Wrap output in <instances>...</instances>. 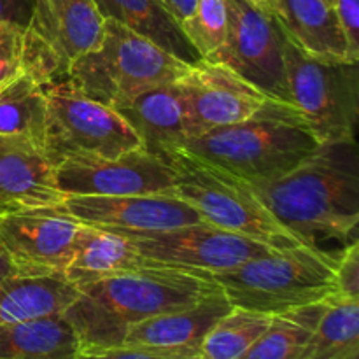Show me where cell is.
I'll return each instance as SVG.
<instances>
[{"mask_svg": "<svg viewBox=\"0 0 359 359\" xmlns=\"http://www.w3.org/2000/svg\"><path fill=\"white\" fill-rule=\"evenodd\" d=\"M62 205L79 223L126 237L172 230L203 221L198 210L189 203L163 193L123 196L70 195L65 196Z\"/></svg>", "mask_w": 359, "mask_h": 359, "instance_id": "obj_14", "label": "cell"}, {"mask_svg": "<svg viewBox=\"0 0 359 359\" xmlns=\"http://www.w3.org/2000/svg\"><path fill=\"white\" fill-rule=\"evenodd\" d=\"M140 137L144 147L161 149L182 146L191 139L188 109L177 81L147 88L112 105Z\"/></svg>", "mask_w": 359, "mask_h": 359, "instance_id": "obj_18", "label": "cell"}, {"mask_svg": "<svg viewBox=\"0 0 359 359\" xmlns=\"http://www.w3.org/2000/svg\"><path fill=\"white\" fill-rule=\"evenodd\" d=\"M128 238L151 265L209 276L279 251L265 242L214 226L207 221L165 231L132 235Z\"/></svg>", "mask_w": 359, "mask_h": 359, "instance_id": "obj_9", "label": "cell"}, {"mask_svg": "<svg viewBox=\"0 0 359 359\" xmlns=\"http://www.w3.org/2000/svg\"><path fill=\"white\" fill-rule=\"evenodd\" d=\"M307 359H359V300H326Z\"/></svg>", "mask_w": 359, "mask_h": 359, "instance_id": "obj_26", "label": "cell"}, {"mask_svg": "<svg viewBox=\"0 0 359 359\" xmlns=\"http://www.w3.org/2000/svg\"><path fill=\"white\" fill-rule=\"evenodd\" d=\"M319 146L293 105L270 98L252 118L214 128L179 147L259 184L286 175Z\"/></svg>", "mask_w": 359, "mask_h": 359, "instance_id": "obj_3", "label": "cell"}, {"mask_svg": "<svg viewBox=\"0 0 359 359\" xmlns=\"http://www.w3.org/2000/svg\"><path fill=\"white\" fill-rule=\"evenodd\" d=\"M326 302L272 316L269 328L241 359H307Z\"/></svg>", "mask_w": 359, "mask_h": 359, "instance_id": "obj_25", "label": "cell"}, {"mask_svg": "<svg viewBox=\"0 0 359 359\" xmlns=\"http://www.w3.org/2000/svg\"><path fill=\"white\" fill-rule=\"evenodd\" d=\"M272 316L233 307L210 328L200 346V359H241L269 328Z\"/></svg>", "mask_w": 359, "mask_h": 359, "instance_id": "obj_27", "label": "cell"}, {"mask_svg": "<svg viewBox=\"0 0 359 359\" xmlns=\"http://www.w3.org/2000/svg\"><path fill=\"white\" fill-rule=\"evenodd\" d=\"M56 184L65 196L170 195L175 170L147 147L116 158H67L56 165Z\"/></svg>", "mask_w": 359, "mask_h": 359, "instance_id": "obj_11", "label": "cell"}, {"mask_svg": "<svg viewBox=\"0 0 359 359\" xmlns=\"http://www.w3.org/2000/svg\"><path fill=\"white\" fill-rule=\"evenodd\" d=\"M337 298L359 300V242L354 241L337 255L335 294Z\"/></svg>", "mask_w": 359, "mask_h": 359, "instance_id": "obj_31", "label": "cell"}, {"mask_svg": "<svg viewBox=\"0 0 359 359\" xmlns=\"http://www.w3.org/2000/svg\"><path fill=\"white\" fill-rule=\"evenodd\" d=\"M177 83L188 109L189 140L219 126L245 121L270 100L230 67L207 60L189 65Z\"/></svg>", "mask_w": 359, "mask_h": 359, "instance_id": "obj_12", "label": "cell"}, {"mask_svg": "<svg viewBox=\"0 0 359 359\" xmlns=\"http://www.w3.org/2000/svg\"><path fill=\"white\" fill-rule=\"evenodd\" d=\"M244 2H248L249 6H252L255 9L262 11V13L276 16V2H273V0H244Z\"/></svg>", "mask_w": 359, "mask_h": 359, "instance_id": "obj_37", "label": "cell"}, {"mask_svg": "<svg viewBox=\"0 0 359 359\" xmlns=\"http://www.w3.org/2000/svg\"><path fill=\"white\" fill-rule=\"evenodd\" d=\"M163 7L167 9V13L177 21L179 27L182 28V25L189 20V16L193 14L195 9L196 0H161Z\"/></svg>", "mask_w": 359, "mask_h": 359, "instance_id": "obj_35", "label": "cell"}, {"mask_svg": "<svg viewBox=\"0 0 359 359\" xmlns=\"http://www.w3.org/2000/svg\"><path fill=\"white\" fill-rule=\"evenodd\" d=\"M56 165L27 144L0 140V219L39 207L62 205Z\"/></svg>", "mask_w": 359, "mask_h": 359, "instance_id": "obj_16", "label": "cell"}, {"mask_svg": "<svg viewBox=\"0 0 359 359\" xmlns=\"http://www.w3.org/2000/svg\"><path fill=\"white\" fill-rule=\"evenodd\" d=\"M189 65L132 28L105 18L102 42L70 65L67 79L83 95L112 107L147 88L179 81Z\"/></svg>", "mask_w": 359, "mask_h": 359, "instance_id": "obj_6", "label": "cell"}, {"mask_svg": "<svg viewBox=\"0 0 359 359\" xmlns=\"http://www.w3.org/2000/svg\"><path fill=\"white\" fill-rule=\"evenodd\" d=\"M27 28L53 49L69 72L79 56L102 42L105 18L95 0H32Z\"/></svg>", "mask_w": 359, "mask_h": 359, "instance_id": "obj_15", "label": "cell"}, {"mask_svg": "<svg viewBox=\"0 0 359 359\" xmlns=\"http://www.w3.org/2000/svg\"><path fill=\"white\" fill-rule=\"evenodd\" d=\"M21 62H23V74L32 77L41 86L56 83V81H62L67 77V70L63 69L58 56L39 35H35L28 28L25 30Z\"/></svg>", "mask_w": 359, "mask_h": 359, "instance_id": "obj_29", "label": "cell"}, {"mask_svg": "<svg viewBox=\"0 0 359 359\" xmlns=\"http://www.w3.org/2000/svg\"><path fill=\"white\" fill-rule=\"evenodd\" d=\"M44 93L46 154L55 165L67 158H116L144 147L116 109L83 95L67 77L46 84Z\"/></svg>", "mask_w": 359, "mask_h": 359, "instance_id": "obj_8", "label": "cell"}, {"mask_svg": "<svg viewBox=\"0 0 359 359\" xmlns=\"http://www.w3.org/2000/svg\"><path fill=\"white\" fill-rule=\"evenodd\" d=\"M276 16L287 37L309 55L330 62H351L346 37L328 0H273Z\"/></svg>", "mask_w": 359, "mask_h": 359, "instance_id": "obj_20", "label": "cell"}, {"mask_svg": "<svg viewBox=\"0 0 359 359\" xmlns=\"http://www.w3.org/2000/svg\"><path fill=\"white\" fill-rule=\"evenodd\" d=\"M27 28L0 23V90L23 74V39Z\"/></svg>", "mask_w": 359, "mask_h": 359, "instance_id": "obj_30", "label": "cell"}, {"mask_svg": "<svg viewBox=\"0 0 359 359\" xmlns=\"http://www.w3.org/2000/svg\"><path fill=\"white\" fill-rule=\"evenodd\" d=\"M216 287L209 273L147 265L77 287L63 316L81 351L107 349L121 346L133 325L189 307Z\"/></svg>", "mask_w": 359, "mask_h": 359, "instance_id": "obj_2", "label": "cell"}, {"mask_svg": "<svg viewBox=\"0 0 359 359\" xmlns=\"http://www.w3.org/2000/svg\"><path fill=\"white\" fill-rule=\"evenodd\" d=\"M102 16L119 21L137 34L156 42L186 63L200 62L198 53L161 0H95Z\"/></svg>", "mask_w": 359, "mask_h": 359, "instance_id": "obj_24", "label": "cell"}, {"mask_svg": "<svg viewBox=\"0 0 359 359\" xmlns=\"http://www.w3.org/2000/svg\"><path fill=\"white\" fill-rule=\"evenodd\" d=\"M251 186L270 212L307 244L318 248V238H335L346 245L358 241L356 140L321 144L286 175Z\"/></svg>", "mask_w": 359, "mask_h": 359, "instance_id": "obj_1", "label": "cell"}, {"mask_svg": "<svg viewBox=\"0 0 359 359\" xmlns=\"http://www.w3.org/2000/svg\"><path fill=\"white\" fill-rule=\"evenodd\" d=\"M284 41L286 32L277 16L262 13L244 0H228V35L216 63L230 67L272 100L293 105Z\"/></svg>", "mask_w": 359, "mask_h": 359, "instance_id": "obj_10", "label": "cell"}, {"mask_svg": "<svg viewBox=\"0 0 359 359\" xmlns=\"http://www.w3.org/2000/svg\"><path fill=\"white\" fill-rule=\"evenodd\" d=\"M46 128L44 86L21 74L0 90V140L27 144L46 153Z\"/></svg>", "mask_w": 359, "mask_h": 359, "instance_id": "obj_23", "label": "cell"}, {"mask_svg": "<svg viewBox=\"0 0 359 359\" xmlns=\"http://www.w3.org/2000/svg\"><path fill=\"white\" fill-rule=\"evenodd\" d=\"M32 18V0H0V23L27 28Z\"/></svg>", "mask_w": 359, "mask_h": 359, "instance_id": "obj_34", "label": "cell"}, {"mask_svg": "<svg viewBox=\"0 0 359 359\" xmlns=\"http://www.w3.org/2000/svg\"><path fill=\"white\" fill-rule=\"evenodd\" d=\"M291 104L319 144L356 140L359 116L358 63L316 58L284 41Z\"/></svg>", "mask_w": 359, "mask_h": 359, "instance_id": "obj_7", "label": "cell"}, {"mask_svg": "<svg viewBox=\"0 0 359 359\" xmlns=\"http://www.w3.org/2000/svg\"><path fill=\"white\" fill-rule=\"evenodd\" d=\"M77 287L63 276L16 273L0 283V328L28 319L63 314Z\"/></svg>", "mask_w": 359, "mask_h": 359, "instance_id": "obj_21", "label": "cell"}, {"mask_svg": "<svg viewBox=\"0 0 359 359\" xmlns=\"http://www.w3.org/2000/svg\"><path fill=\"white\" fill-rule=\"evenodd\" d=\"M337 21L346 37L349 56L353 62H359V0H333Z\"/></svg>", "mask_w": 359, "mask_h": 359, "instance_id": "obj_33", "label": "cell"}, {"mask_svg": "<svg viewBox=\"0 0 359 359\" xmlns=\"http://www.w3.org/2000/svg\"><path fill=\"white\" fill-rule=\"evenodd\" d=\"M328 2H330V6H332V2H333V0H328Z\"/></svg>", "mask_w": 359, "mask_h": 359, "instance_id": "obj_38", "label": "cell"}, {"mask_svg": "<svg viewBox=\"0 0 359 359\" xmlns=\"http://www.w3.org/2000/svg\"><path fill=\"white\" fill-rule=\"evenodd\" d=\"M182 32L200 58L217 62L228 35V0H196Z\"/></svg>", "mask_w": 359, "mask_h": 359, "instance_id": "obj_28", "label": "cell"}, {"mask_svg": "<svg viewBox=\"0 0 359 359\" xmlns=\"http://www.w3.org/2000/svg\"><path fill=\"white\" fill-rule=\"evenodd\" d=\"M81 223L63 205L39 207L0 219V244L25 276H63Z\"/></svg>", "mask_w": 359, "mask_h": 359, "instance_id": "obj_13", "label": "cell"}, {"mask_svg": "<svg viewBox=\"0 0 359 359\" xmlns=\"http://www.w3.org/2000/svg\"><path fill=\"white\" fill-rule=\"evenodd\" d=\"M81 344L63 314L0 328V359H77Z\"/></svg>", "mask_w": 359, "mask_h": 359, "instance_id": "obj_22", "label": "cell"}, {"mask_svg": "<svg viewBox=\"0 0 359 359\" xmlns=\"http://www.w3.org/2000/svg\"><path fill=\"white\" fill-rule=\"evenodd\" d=\"M337 256L314 245L273 251L210 273L231 307L277 316L335 294Z\"/></svg>", "mask_w": 359, "mask_h": 359, "instance_id": "obj_4", "label": "cell"}, {"mask_svg": "<svg viewBox=\"0 0 359 359\" xmlns=\"http://www.w3.org/2000/svg\"><path fill=\"white\" fill-rule=\"evenodd\" d=\"M160 156L175 170L170 195L189 203L207 223L265 242L279 251L311 245L284 226L244 179L195 156L184 147H165Z\"/></svg>", "mask_w": 359, "mask_h": 359, "instance_id": "obj_5", "label": "cell"}, {"mask_svg": "<svg viewBox=\"0 0 359 359\" xmlns=\"http://www.w3.org/2000/svg\"><path fill=\"white\" fill-rule=\"evenodd\" d=\"M16 273H20L18 272L16 265L13 263L11 256L7 255V251L4 249V245L0 244V283H2V280H6L7 277L16 276Z\"/></svg>", "mask_w": 359, "mask_h": 359, "instance_id": "obj_36", "label": "cell"}, {"mask_svg": "<svg viewBox=\"0 0 359 359\" xmlns=\"http://www.w3.org/2000/svg\"><path fill=\"white\" fill-rule=\"evenodd\" d=\"M77 359H200L196 354L177 353V351L149 349V347L118 346L107 349L81 351Z\"/></svg>", "mask_w": 359, "mask_h": 359, "instance_id": "obj_32", "label": "cell"}, {"mask_svg": "<svg viewBox=\"0 0 359 359\" xmlns=\"http://www.w3.org/2000/svg\"><path fill=\"white\" fill-rule=\"evenodd\" d=\"M128 237L81 223L63 277L76 287L147 266Z\"/></svg>", "mask_w": 359, "mask_h": 359, "instance_id": "obj_19", "label": "cell"}, {"mask_svg": "<svg viewBox=\"0 0 359 359\" xmlns=\"http://www.w3.org/2000/svg\"><path fill=\"white\" fill-rule=\"evenodd\" d=\"M231 304L221 287L189 307L154 316L128 328L121 346L149 347V349L177 351L198 356L207 333L223 316L231 311Z\"/></svg>", "mask_w": 359, "mask_h": 359, "instance_id": "obj_17", "label": "cell"}]
</instances>
